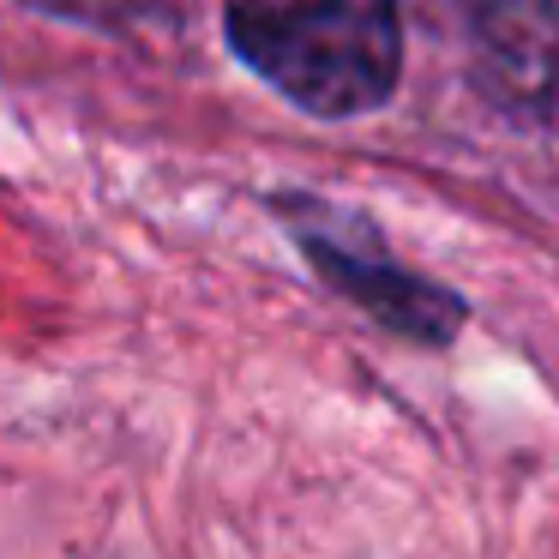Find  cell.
Listing matches in <instances>:
<instances>
[{"mask_svg":"<svg viewBox=\"0 0 559 559\" xmlns=\"http://www.w3.org/2000/svg\"><path fill=\"white\" fill-rule=\"evenodd\" d=\"M229 43L265 85L325 121L379 109L403 67L397 0H229Z\"/></svg>","mask_w":559,"mask_h":559,"instance_id":"1","label":"cell"},{"mask_svg":"<svg viewBox=\"0 0 559 559\" xmlns=\"http://www.w3.org/2000/svg\"><path fill=\"white\" fill-rule=\"evenodd\" d=\"M301 247L331 289L349 295L361 313H373L379 325H391L409 343H433L439 349V343H451L463 331V319H469L463 295H451V289H439V283L415 277V271L391 265L379 247H361V253H355L349 241H337V235H325V229H301Z\"/></svg>","mask_w":559,"mask_h":559,"instance_id":"2","label":"cell"},{"mask_svg":"<svg viewBox=\"0 0 559 559\" xmlns=\"http://www.w3.org/2000/svg\"><path fill=\"white\" fill-rule=\"evenodd\" d=\"M55 13H73V19H97V25H115V19H133L157 0H49Z\"/></svg>","mask_w":559,"mask_h":559,"instance_id":"3","label":"cell"}]
</instances>
